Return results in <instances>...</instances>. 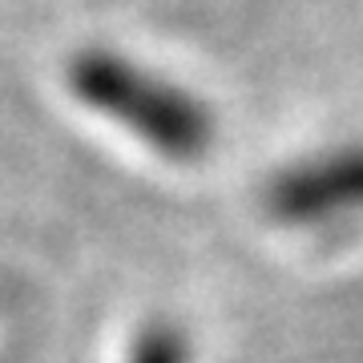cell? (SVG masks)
Returning a JSON list of instances; mask_svg holds the SVG:
<instances>
[{"label":"cell","mask_w":363,"mask_h":363,"mask_svg":"<svg viewBox=\"0 0 363 363\" xmlns=\"http://www.w3.org/2000/svg\"><path fill=\"white\" fill-rule=\"evenodd\" d=\"M65 81L85 109L133 133L166 162L190 166L202 162L214 145V113L206 109V101L182 89L178 81L138 65L125 52L89 45L73 52Z\"/></svg>","instance_id":"obj_1"},{"label":"cell","mask_w":363,"mask_h":363,"mask_svg":"<svg viewBox=\"0 0 363 363\" xmlns=\"http://www.w3.org/2000/svg\"><path fill=\"white\" fill-rule=\"evenodd\" d=\"M262 206L291 230H343L363 218V142L331 145L283 166L267 182Z\"/></svg>","instance_id":"obj_2"},{"label":"cell","mask_w":363,"mask_h":363,"mask_svg":"<svg viewBox=\"0 0 363 363\" xmlns=\"http://www.w3.org/2000/svg\"><path fill=\"white\" fill-rule=\"evenodd\" d=\"M125 363H194V347L190 335L169 319H154L138 331V339L130 343Z\"/></svg>","instance_id":"obj_3"}]
</instances>
